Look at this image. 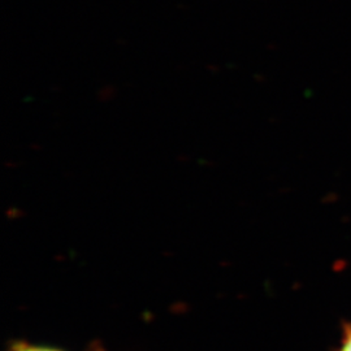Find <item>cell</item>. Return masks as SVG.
Here are the masks:
<instances>
[{
    "label": "cell",
    "mask_w": 351,
    "mask_h": 351,
    "mask_svg": "<svg viewBox=\"0 0 351 351\" xmlns=\"http://www.w3.org/2000/svg\"><path fill=\"white\" fill-rule=\"evenodd\" d=\"M10 351H64L51 346H42V345H33L27 342H14L11 345Z\"/></svg>",
    "instance_id": "cell-1"
},
{
    "label": "cell",
    "mask_w": 351,
    "mask_h": 351,
    "mask_svg": "<svg viewBox=\"0 0 351 351\" xmlns=\"http://www.w3.org/2000/svg\"><path fill=\"white\" fill-rule=\"evenodd\" d=\"M339 351H351V324H348L343 329Z\"/></svg>",
    "instance_id": "cell-2"
}]
</instances>
